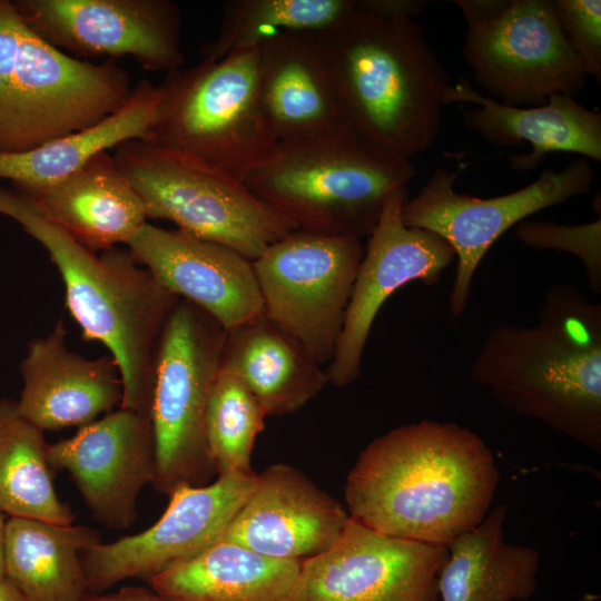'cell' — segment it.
<instances>
[{
    "instance_id": "cell-1",
    "label": "cell",
    "mask_w": 601,
    "mask_h": 601,
    "mask_svg": "<svg viewBox=\"0 0 601 601\" xmlns=\"http://www.w3.org/2000/svg\"><path fill=\"white\" fill-rule=\"evenodd\" d=\"M494 456L467 427L420 421L374 439L349 471V516L385 535L447 546L490 511Z\"/></svg>"
},
{
    "instance_id": "cell-2",
    "label": "cell",
    "mask_w": 601,
    "mask_h": 601,
    "mask_svg": "<svg viewBox=\"0 0 601 601\" xmlns=\"http://www.w3.org/2000/svg\"><path fill=\"white\" fill-rule=\"evenodd\" d=\"M470 380L510 412L600 453L601 304L573 285H554L535 325L487 333Z\"/></svg>"
},
{
    "instance_id": "cell-3",
    "label": "cell",
    "mask_w": 601,
    "mask_h": 601,
    "mask_svg": "<svg viewBox=\"0 0 601 601\" xmlns=\"http://www.w3.org/2000/svg\"><path fill=\"white\" fill-rule=\"evenodd\" d=\"M317 35L348 129L407 161L433 147L452 83L414 19L355 11Z\"/></svg>"
},
{
    "instance_id": "cell-4",
    "label": "cell",
    "mask_w": 601,
    "mask_h": 601,
    "mask_svg": "<svg viewBox=\"0 0 601 601\" xmlns=\"http://www.w3.org/2000/svg\"><path fill=\"white\" fill-rule=\"evenodd\" d=\"M0 214L47 250L82 338L100 342L110 352L124 387L120 407L150 416L156 348L179 298L140 267L130 250L114 247L97 255L13 187L0 185Z\"/></svg>"
},
{
    "instance_id": "cell-5",
    "label": "cell",
    "mask_w": 601,
    "mask_h": 601,
    "mask_svg": "<svg viewBox=\"0 0 601 601\" xmlns=\"http://www.w3.org/2000/svg\"><path fill=\"white\" fill-rule=\"evenodd\" d=\"M415 173L411 161L342 127L277 141L243 183L299 229L363 239L387 195Z\"/></svg>"
},
{
    "instance_id": "cell-6",
    "label": "cell",
    "mask_w": 601,
    "mask_h": 601,
    "mask_svg": "<svg viewBox=\"0 0 601 601\" xmlns=\"http://www.w3.org/2000/svg\"><path fill=\"white\" fill-rule=\"evenodd\" d=\"M134 87L115 60L67 55L36 33L12 1L0 0V152L89 128L119 110Z\"/></svg>"
},
{
    "instance_id": "cell-7",
    "label": "cell",
    "mask_w": 601,
    "mask_h": 601,
    "mask_svg": "<svg viewBox=\"0 0 601 601\" xmlns=\"http://www.w3.org/2000/svg\"><path fill=\"white\" fill-rule=\"evenodd\" d=\"M148 140L244 180L277 142L259 99L258 46L166 73Z\"/></svg>"
},
{
    "instance_id": "cell-8",
    "label": "cell",
    "mask_w": 601,
    "mask_h": 601,
    "mask_svg": "<svg viewBox=\"0 0 601 601\" xmlns=\"http://www.w3.org/2000/svg\"><path fill=\"white\" fill-rule=\"evenodd\" d=\"M114 158L139 195L147 218L171 221L177 229L233 248L250 262L297 229L242 180L191 156L135 139L119 145Z\"/></svg>"
},
{
    "instance_id": "cell-9",
    "label": "cell",
    "mask_w": 601,
    "mask_h": 601,
    "mask_svg": "<svg viewBox=\"0 0 601 601\" xmlns=\"http://www.w3.org/2000/svg\"><path fill=\"white\" fill-rule=\"evenodd\" d=\"M226 331L194 304L178 299L158 339L150 418L156 469L152 486L170 495L201 486L215 472L206 410L220 367Z\"/></svg>"
},
{
    "instance_id": "cell-10",
    "label": "cell",
    "mask_w": 601,
    "mask_h": 601,
    "mask_svg": "<svg viewBox=\"0 0 601 601\" xmlns=\"http://www.w3.org/2000/svg\"><path fill=\"white\" fill-rule=\"evenodd\" d=\"M364 249L357 237L297 228L252 262L264 315L323 367L341 337Z\"/></svg>"
},
{
    "instance_id": "cell-11",
    "label": "cell",
    "mask_w": 601,
    "mask_h": 601,
    "mask_svg": "<svg viewBox=\"0 0 601 601\" xmlns=\"http://www.w3.org/2000/svg\"><path fill=\"white\" fill-rule=\"evenodd\" d=\"M459 174L436 167L402 207L406 226L435 233L454 250L456 267L449 296L454 317L465 312L476 268L494 242L526 217L589 193L594 169L580 157L561 170H544L521 189L491 198L456 191Z\"/></svg>"
},
{
    "instance_id": "cell-12",
    "label": "cell",
    "mask_w": 601,
    "mask_h": 601,
    "mask_svg": "<svg viewBox=\"0 0 601 601\" xmlns=\"http://www.w3.org/2000/svg\"><path fill=\"white\" fill-rule=\"evenodd\" d=\"M462 53L472 80L508 106L574 97L589 77L558 27L551 0H512L497 18L467 28Z\"/></svg>"
},
{
    "instance_id": "cell-13",
    "label": "cell",
    "mask_w": 601,
    "mask_h": 601,
    "mask_svg": "<svg viewBox=\"0 0 601 601\" xmlns=\"http://www.w3.org/2000/svg\"><path fill=\"white\" fill-rule=\"evenodd\" d=\"M256 480V472H231L210 484L178 487L169 495L164 514L147 530L82 551L87 589L100 593L127 579L150 580L200 554L221 540Z\"/></svg>"
},
{
    "instance_id": "cell-14",
    "label": "cell",
    "mask_w": 601,
    "mask_h": 601,
    "mask_svg": "<svg viewBox=\"0 0 601 601\" xmlns=\"http://www.w3.org/2000/svg\"><path fill=\"white\" fill-rule=\"evenodd\" d=\"M42 39L80 60L134 58L145 70L183 67L181 14L169 0H14Z\"/></svg>"
},
{
    "instance_id": "cell-15",
    "label": "cell",
    "mask_w": 601,
    "mask_h": 601,
    "mask_svg": "<svg viewBox=\"0 0 601 601\" xmlns=\"http://www.w3.org/2000/svg\"><path fill=\"white\" fill-rule=\"evenodd\" d=\"M447 548L376 532L352 516L325 552L302 561L290 601H439Z\"/></svg>"
},
{
    "instance_id": "cell-16",
    "label": "cell",
    "mask_w": 601,
    "mask_h": 601,
    "mask_svg": "<svg viewBox=\"0 0 601 601\" xmlns=\"http://www.w3.org/2000/svg\"><path fill=\"white\" fill-rule=\"evenodd\" d=\"M407 198V186L393 189L367 237L343 331L325 368L328 383L335 386L349 385L361 376L365 346L386 299L412 282L437 284L455 260L454 250L442 237L404 224L402 207Z\"/></svg>"
},
{
    "instance_id": "cell-17",
    "label": "cell",
    "mask_w": 601,
    "mask_h": 601,
    "mask_svg": "<svg viewBox=\"0 0 601 601\" xmlns=\"http://www.w3.org/2000/svg\"><path fill=\"white\" fill-rule=\"evenodd\" d=\"M48 462L69 473L96 521L128 529L137 519L142 487L155 477L151 418L120 407L49 444Z\"/></svg>"
},
{
    "instance_id": "cell-18",
    "label": "cell",
    "mask_w": 601,
    "mask_h": 601,
    "mask_svg": "<svg viewBox=\"0 0 601 601\" xmlns=\"http://www.w3.org/2000/svg\"><path fill=\"white\" fill-rule=\"evenodd\" d=\"M169 293L229 332L263 313L253 264L227 246L148 221L127 245Z\"/></svg>"
},
{
    "instance_id": "cell-19",
    "label": "cell",
    "mask_w": 601,
    "mask_h": 601,
    "mask_svg": "<svg viewBox=\"0 0 601 601\" xmlns=\"http://www.w3.org/2000/svg\"><path fill=\"white\" fill-rule=\"evenodd\" d=\"M349 514L298 469L272 464L228 524L221 540L260 554L304 561L341 535Z\"/></svg>"
},
{
    "instance_id": "cell-20",
    "label": "cell",
    "mask_w": 601,
    "mask_h": 601,
    "mask_svg": "<svg viewBox=\"0 0 601 601\" xmlns=\"http://www.w3.org/2000/svg\"><path fill=\"white\" fill-rule=\"evenodd\" d=\"M61 319L52 331L30 341L20 363V414L41 431L82 427L117 403L124 387L114 358H86L66 345Z\"/></svg>"
},
{
    "instance_id": "cell-21",
    "label": "cell",
    "mask_w": 601,
    "mask_h": 601,
    "mask_svg": "<svg viewBox=\"0 0 601 601\" xmlns=\"http://www.w3.org/2000/svg\"><path fill=\"white\" fill-rule=\"evenodd\" d=\"M258 50L260 106L276 141L346 127L317 33L277 32Z\"/></svg>"
},
{
    "instance_id": "cell-22",
    "label": "cell",
    "mask_w": 601,
    "mask_h": 601,
    "mask_svg": "<svg viewBox=\"0 0 601 601\" xmlns=\"http://www.w3.org/2000/svg\"><path fill=\"white\" fill-rule=\"evenodd\" d=\"M474 104L463 112L464 124L485 141L501 146L530 144L524 155H508L516 171L533 169L550 152H573L601 160V114L580 105L574 97L555 95L541 106L514 107L476 91L459 77L444 97V105Z\"/></svg>"
},
{
    "instance_id": "cell-23",
    "label": "cell",
    "mask_w": 601,
    "mask_h": 601,
    "mask_svg": "<svg viewBox=\"0 0 601 601\" xmlns=\"http://www.w3.org/2000/svg\"><path fill=\"white\" fill-rule=\"evenodd\" d=\"M21 193L45 217L92 252L128 245L148 219L139 195L108 151L60 181Z\"/></svg>"
},
{
    "instance_id": "cell-24",
    "label": "cell",
    "mask_w": 601,
    "mask_h": 601,
    "mask_svg": "<svg viewBox=\"0 0 601 601\" xmlns=\"http://www.w3.org/2000/svg\"><path fill=\"white\" fill-rule=\"evenodd\" d=\"M220 366L245 384L267 416L300 410L328 383L324 367L264 313L226 332Z\"/></svg>"
},
{
    "instance_id": "cell-25",
    "label": "cell",
    "mask_w": 601,
    "mask_h": 601,
    "mask_svg": "<svg viewBox=\"0 0 601 601\" xmlns=\"http://www.w3.org/2000/svg\"><path fill=\"white\" fill-rule=\"evenodd\" d=\"M506 506L496 505L454 539L437 580L439 601H525L538 589V550L504 541Z\"/></svg>"
},
{
    "instance_id": "cell-26",
    "label": "cell",
    "mask_w": 601,
    "mask_h": 601,
    "mask_svg": "<svg viewBox=\"0 0 601 601\" xmlns=\"http://www.w3.org/2000/svg\"><path fill=\"white\" fill-rule=\"evenodd\" d=\"M300 566L220 540L149 582L170 601H290Z\"/></svg>"
},
{
    "instance_id": "cell-27",
    "label": "cell",
    "mask_w": 601,
    "mask_h": 601,
    "mask_svg": "<svg viewBox=\"0 0 601 601\" xmlns=\"http://www.w3.org/2000/svg\"><path fill=\"white\" fill-rule=\"evenodd\" d=\"M99 542L100 534L89 526L9 518L4 575L26 601H81L88 590L81 554Z\"/></svg>"
},
{
    "instance_id": "cell-28",
    "label": "cell",
    "mask_w": 601,
    "mask_h": 601,
    "mask_svg": "<svg viewBox=\"0 0 601 601\" xmlns=\"http://www.w3.org/2000/svg\"><path fill=\"white\" fill-rule=\"evenodd\" d=\"M158 86L140 80L129 100L115 114L83 130L20 152H0V179L20 191L62 180L98 154L135 139H146L154 125Z\"/></svg>"
},
{
    "instance_id": "cell-29",
    "label": "cell",
    "mask_w": 601,
    "mask_h": 601,
    "mask_svg": "<svg viewBox=\"0 0 601 601\" xmlns=\"http://www.w3.org/2000/svg\"><path fill=\"white\" fill-rule=\"evenodd\" d=\"M43 431L18 411L17 400L0 398V512L9 518L72 524L60 501L48 462Z\"/></svg>"
},
{
    "instance_id": "cell-30",
    "label": "cell",
    "mask_w": 601,
    "mask_h": 601,
    "mask_svg": "<svg viewBox=\"0 0 601 601\" xmlns=\"http://www.w3.org/2000/svg\"><path fill=\"white\" fill-rule=\"evenodd\" d=\"M355 11L354 0H230L224 4L217 37L201 56L218 60L277 32L321 33Z\"/></svg>"
},
{
    "instance_id": "cell-31",
    "label": "cell",
    "mask_w": 601,
    "mask_h": 601,
    "mask_svg": "<svg viewBox=\"0 0 601 601\" xmlns=\"http://www.w3.org/2000/svg\"><path fill=\"white\" fill-rule=\"evenodd\" d=\"M267 414L260 403L230 371L219 367L209 395L205 431L215 472H254L252 453Z\"/></svg>"
},
{
    "instance_id": "cell-32",
    "label": "cell",
    "mask_w": 601,
    "mask_h": 601,
    "mask_svg": "<svg viewBox=\"0 0 601 601\" xmlns=\"http://www.w3.org/2000/svg\"><path fill=\"white\" fill-rule=\"evenodd\" d=\"M515 236L536 250L554 249L577 256L584 265L587 280L594 294L601 293V216L583 225L522 220Z\"/></svg>"
},
{
    "instance_id": "cell-33",
    "label": "cell",
    "mask_w": 601,
    "mask_h": 601,
    "mask_svg": "<svg viewBox=\"0 0 601 601\" xmlns=\"http://www.w3.org/2000/svg\"><path fill=\"white\" fill-rule=\"evenodd\" d=\"M558 27L588 76L601 83V1L554 0Z\"/></svg>"
},
{
    "instance_id": "cell-34",
    "label": "cell",
    "mask_w": 601,
    "mask_h": 601,
    "mask_svg": "<svg viewBox=\"0 0 601 601\" xmlns=\"http://www.w3.org/2000/svg\"><path fill=\"white\" fill-rule=\"evenodd\" d=\"M428 3L426 0H354L356 12L380 19H414Z\"/></svg>"
},
{
    "instance_id": "cell-35",
    "label": "cell",
    "mask_w": 601,
    "mask_h": 601,
    "mask_svg": "<svg viewBox=\"0 0 601 601\" xmlns=\"http://www.w3.org/2000/svg\"><path fill=\"white\" fill-rule=\"evenodd\" d=\"M512 0H455L453 1L466 21L467 28L484 24L501 16Z\"/></svg>"
},
{
    "instance_id": "cell-36",
    "label": "cell",
    "mask_w": 601,
    "mask_h": 601,
    "mask_svg": "<svg viewBox=\"0 0 601 601\" xmlns=\"http://www.w3.org/2000/svg\"><path fill=\"white\" fill-rule=\"evenodd\" d=\"M81 601H170L151 589L140 587H129L119 589L116 592L100 594H86Z\"/></svg>"
},
{
    "instance_id": "cell-37",
    "label": "cell",
    "mask_w": 601,
    "mask_h": 601,
    "mask_svg": "<svg viewBox=\"0 0 601 601\" xmlns=\"http://www.w3.org/2000/svg\"><path fill=\"white\" fill-rule=\"evenodd\" d=\"M0 601H26L4 574H0Z\"/></svg>"
},
{
    "instance_id": "cell-38",
    "label": "cell",
    "mask_w": 601,
    "mask_h": 601,
    "mask_svg": "<svg viewBox=\"0 0 601 601\" xmlns=\"http://www.w3.org/2000/svg\"><path fill=\"white\" fill-rule=\"evenodd\" d=\"M6 516L0 512V574H4L3 566V545H4V533H6Z\"/></svg>"
}]
</instances>
